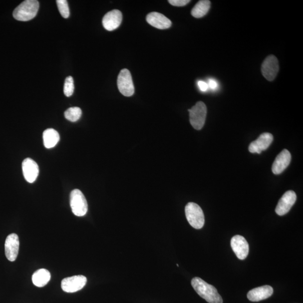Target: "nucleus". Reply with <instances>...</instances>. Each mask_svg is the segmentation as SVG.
Here are the masks:
<instances>
[{"label":"nucleus","mask_w":303,"mask_h":303,"mask_svg":"<svg viewBox=\"0 0 303 303\" xmlns=\"http://www.w3.org/2000/svg\"><path fill=\"white\" fill-rule=\"evenodd\" d=\"M50 279V273L47 270L44 269L36 271L32 276L33 284L39 288L46 286Z\"/></svg>","instance_id":"obj_18"},{"label":"nucleus","mask_w":303,"mask_h":303,"mask_svg":"<svg viewBox=\"0 0 303 303\" xmlns=\"http://www.w3.org/2000/svg\"><path fill=\"white\" fill-rule=\"evenodd\" d=\"M123 15L120 11L114 10L109 11L104 16L102 24L107 30L112 31L116 29L120 25Z\"/></svg>","instance_id":"obj_14"},{"label":"nucleus","mask_w":303,"mask_h":303,"mask_svg":"<svg viewBox=\"0 0 303 303\" xmlns=\"http://www.w3.org/2000/svg\"><path fill=\"white\" fill-rule=\"evenodd\" d=\"M117 87L120 93L126 97L133 96L134 86L130 72L126 69L122 70L117 78Z\"/></svg>","instance_id":"obj_6"},{"label":"nucleus","mask_w":303,"mask_h":303,"mask_svg":"<svg viewBox=\"0 0 303 303\" xmlns=\"http://www.w3.org/2000/svg\"><path fill=\"white\" fill-rule=\"evenodd\" d=\"M207 84L208 86H209V88L212 90H216L219 87L218 81L214 79H210L209 80V83H208Z\"/></svg>","instance_id":"obj_25"},{"label":"nucleus","mask_w":303,"mask_h":303,"mask_svg":"<svg viewBox=\"0 0 303 303\" xmlns=\"http://www.w3.org/2000/svg\"><path fill=\"white\" fill-rule=\"evenodd\" d=\"M274 289L269 286H265L252 289L247 295L248 300L252 302H260L270 298L273 295Z\"/></svg>","instance_id":"obj_17"},{"label":"nucleus","mask_w":303,"mask_h":303,"mask_svg":"<svg viewBox=\"0 0 303 303\" xmlns=\"http://www.w3.org/2000/svg\"><path fill=\"white\" fill-rule=\"evenodd\" d=\"M22 173L25 179L30 183H34L39 175V167L31 158H26L22 163Z\"/></svg>","instance_id":"obj_13"},{"label":"nucleus","mask_w":303,"mask_h":303,"mask_svg":"<svg viewBox=\"0 0 303 303\" xmlns=\"http://www.w3.org/2000/svg\"><path fill=\"white\" fill-rule=\"evenodd\" d=\"M74 91V83L73 77L67 76L65 79L64 93L66 97H70L73 95Z\"/></svg>","instance_id":"obj_23"},{"label":"nucleus","mask_w":303,"mask_h":303,"mask_svg":"<svg viewBox=\"0 0 303 303\" xmlns=\"http://www.w3.org/2000/svg\"><path fill=\"white\" fill-rule=\"evenodd\" d=\"M198 85L199 88L200 89L202 92H206L208 89H209V86L207 83L204 81L200 80L198 81Z\"/></svg>","instance_id":"obj_26"},{"label":"nucleus","mask_w":303,"mask_h":303,"mask_svg":"<svg viewBox=\"0 0 303 303\" xmlns=\"http://www.w3.org/2000/svg\"><path fill=\"white\" fill-rule=\"evenodd\" d=\"M231 246L239 259L245 260L249 253V244L241 235H235L231 241Z\"/></svg>","instance_id":"obj_12"},{"label":"nucleus","mask_w":303,"mask_h":303,"mask_svg":"<svg viewBox=\"0 0 303 303\" xmlns=\"http://www.w3.org/2000/svg\"><path fill=\"white\" fill-rule=\"evenodd\" d=\"M261 70L262 74L267 80L273 81L279 71L278 58L274 55L267 57L262 65Z\"/></svg>","instance_id":"obj_8"},{"label":"nucleus","mask_w":303,"mask_h":303,"mask_svg":"<svg viewBox=\"0 0 303 303\" xmlns=\"http://www.w3.org/2000/svg\"><path fill=\"white\" fill-rule=\"evenodd\" d=\"M190 122L193 127L201 130L205 124L207 116V107L203 102H198L191 109H189Z\"/></svg>","instance_id":"obj_4"},{"label":"nucleus","mask_w":303,"mask_h":303,"mask_svg":"<svg viewBox=\"0 0 303 303\" xmlns=\"http://www.w3.org/2000/svg\"><path fill=\"white\" fill-rule=\"evenodd\" d=\"M192 286L203 299L209 303H223L222 297L217 289L200 278H194L192 280Z\"/></svg>","instance_id":"obj_1"},{"label":"nucleus","mask_w":303,"mask_h":303,"mask_svg":"<svg viewBox=\"0 0 303 303\" xmlns=\"http://www.w3.org/2000/svg\"><path fill=\"white\" fill-rule=\"evenodd\" d=\"M39 4L36 0H26L16 7L13 16L17 20L26 21L33 19L37 15Z\"/></svg>","instance_id":"obj_2"},{"label":"nucleus","mask_w":303,"mask_h":303,"mask_svg":"<svg viewBox=\"0 0 303 303\" xmlns=\"http://www.w3.org/2000/svg\"><path fill=\"white\" fill-rule=\"evenodd\" d=\"M19 239L14 233L8 235L4 243V250L7 259L11 262L15 261L19 253Z\"/></svg>","instance_id":"obj_9"},{"label":"nucleus","mask_w":303,"mask_h":303,"mask_svg":"<svg viewBox=\"0 0 303 303\" xmlns=\"http://www.w3.org/2000/svg\"><path fill=\"white\" fill-rule=\"evenodd\" d=\"M44 146L49 149L55 147L60 141V135L56 130L53 129H47L43 134Z\"/></svg>","instance_id":"obj_19"},{"label":"nucleus","mask_w":303,"mask_h":303,"mask_svg":"<svg viewBox=\"0 0 303 303\" xmlns=\"http://www.w3.org/2000/svg\"><path fill=\"white\" fill-rule=\"evenodd\" d=\"M191 2L189 0H169V2L175 6H184Z\"/></svg>","instance_id":"obj_24"},{"label":"nucleus","mask_w":303,"mask_h":303,"mask_svg":"<svg viewBox=\"0 0 303 303\" xmlns=\"http://www.w3.org/2000/svg\"><path fill=\"white\" fill-rule=\"evenodd\" d=\"M70 200L72 212L75 216L82 217L87 213L88 203L80 190H73L71 192Z\"/></svg>","instance_id":"obj_5"},{"label":"nucleus","mask_w":303,"mask_h":303,"mask_svg":"<svg viewBox=\"0 0 303 303\" xmlns=\"http://www.w3.org/2000/svg\"><path fill=\"white\" fill-rule=\"evenodd\" d=\"M210 7L211 2L209 0H201L193 8L192 15L196 18L204 16L209 11Z\"/></svg>","instance_id":"obj_20"},{"label":"nucleus","mask_w":303,"mask_h":303,"mask_svg":"<svg viewBox=\"0 0 303 303\" xmlns=\"http://www.w3.org/2000/svg\"><path fill=\"white\" fill-rule=\"evenodd\" d=\"M291 160V153L287 150H284L276 158L272 167L273 173L276 175L282 174L290 164Z\"/></svg>","instance_id":"obj_15"},{"label":"nucleus","mask_w":303,"mask_h":303,"mask_svg":"<svg viewBox=\"0 0 303 303\" xmlns=\"http://www.w3.org/2000/svg\"><path fill=\"white\" fill-rule=\"evenodd\" d=\"M146 19L151 25L160 29L169 28L172 24L171 20L168 18L157 12L149 13Z\"/></svg>","instance_id":"obj_16"},{"label":"nucleus","mask_w":303,"mask_h":303,"mask_svg":"<svg viewBox=\"0 0 303 303\" xmlns=\"http://www.w3.org/2000/svg\"><path fill=\"white\" fill-rule=\"evenodd\" d=\"M56 3L61 16L65 19L68 18L70 16V10L66 0H57Z\"/></svg>","instance_id":"obj_22"},{"label":"nucleus","mask_w":303,"mask_h":303,"mask_svg":"<svg viewBox=\"0 0 303 303\" xmlns=\"http://www.w3.org/2000/svg\"><path fill=\"white\" fill-rule=\"evenodd\" d=\"M185 215L190 225L196 229H201L205 224V216L200 206L195 203H188L185 209Z\"/></svg>","instance_id":"obj_3"},{"label":"nucleus","mask_w":303,"mask_h":303,"mask_svg":"<svg viewBox=\"0 0 303 303\" xmlns=\"http://www.w3.org/2000/svg\"><path fill=\"white\" fill-rule=\"evenodd\" d=\"M297 200V195L295 192L289 191L284 194L279 201L276 208V212L279 216H283L289 212L295 205Z\"/></svg>","instance_id":"obj_10"},{"label":"nucleus","mask_w":303,"mask_h":303,"mask_svg":"<svg viewBox=\"0 0 303 303\" xmlns=\"http://www.w3.org/2000/svg\"><path fill=\"white\" fill-rule=\"evenodd\" d=\"M87 282V278L83 275L73 276L62 280L61 288L66 293H75L81 290Z\"/></svg>","instance_id":"obj_7"},{"label":"nucleus","mask_w":303,"mask_h":303,"mask_svg":"<svg viewBox=\"0 0 303 303\" xmlns=\"http://www.w3.org/2000/svg\"><path fill=\"white\" fill-rule=\"evenodd\" d=\"M274 140L273 135L269 133L262 134L260 136L252 142L249 146V151L252 153L260 154L268 149Z\"/></svg>","instance_id":"obj_11"},{"label":"nucleus","mask_w":303,"mask_h":303,"mask_svg":"<svg viewBox=\"0 0 303 303\" xmlns=\"http://www.w3.org/2000/svg\"><path fill=\"white\" fill-rule=\"evenodd\" d=\"M82 112L79 107H73L68 108L65 112V117L67 120L71 122H76L79 120Z\"/></svg>","instance_id":"obj_21"}]
</instances>
